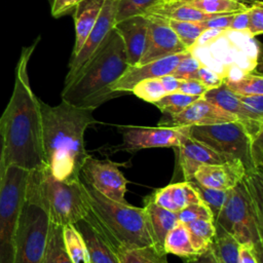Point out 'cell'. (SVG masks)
I'll list each match as a JSON object with an SVG mask.
<instances>
[{
	"instance_id": "4316f807",
	"label": "cell",
	"mask_w": 263,
	"mask_h": 263,
	"mask_svg": "<svg viewBox=\"0 0 263 263\" xmlns=\"http://www.w3.org/2000/svg\"><path fill=\"white\" fill-rule=\"evenodd\" d=\"M42 263H74L69 257L65 248L63 239V226L49 222Z\"/></svg>"
},
{
	"instance_id": "8d00e7d4",
	"label": "cell",
	"mask_w": 263,
	"mask_h": 263,
	"mask_svg": "<svg viewBox=\"0 0 263 263\" xmlns=\"http://www.w3.org/2000/svg\"><path fill=\"white\" fill-rule=\"evenodd\" d=\"M115 23L126 17L143 14L144 11L158 0H116Z\"/></svg>"
},
{
	"instance_id": "2e32d148",
	"label": "cell",
	"mask_w": 263,
	"mask_h": 263,
	"mask_svg": "<svg viewBox=\"0 0 263 263\" xmlns=\"http://www.w3.org/2000/svg\"><path fill=\"white\" fill-rule=\"evenodd\" d=\"M175 149L177 151V162L184 181L192 180L194 173L200 165L221 164L235 159L210 148L190 136Z\"/></svg>"
},
{
	"instance_id": "816d5d0a",
	"label": "cell",
	"mask_w": 263,
	"mask_h": 263,
	"mask_svg": "<svg viewBox=\"0 0 263 263\" xmlns=\"http://www.w3.org/2000/svg\"><path fill=\"white\" fill-rule=\"evenodd\" d=\"M237 1H240V2H243V3L252 5V4H254V3L258 2V1H262V0H237Z\"/></svg>"
},
{
	"instance_id": "f907efd6",
	"label": "cell",
	"mask_w": 263,
	"mask_h": 263,
	"mask_svg": "<svg viewBox=\"0 0 263 263\" xmlns=\"http://www.w3.org/2000/svg\"><path fill=\"white\" fill-rule=\"evenodd\" d=\"M4 170L3 163V129H2V121L0 119V179Z\"/></svg>"
},
{
	"instance_id": "277c9868",
	"label": "cell",
	"mask_w": 263,
	"mask_h": 263,
	"mask_svg": "<svg viewBox=\"0 0 263 263\" xmlns=\"http://www.w3.org/2000/svg\"><path fill=\"white\" fill-rule=\"evenodd\" d=\"M81 182L87 204L84 219L116 255L125 250L153 245L143 208L111 200L87 183Z\"/></svg>"
},
{
	"instance_id": "f6af8a7d",
	"label": "cell",
	"mask_w": 263,
	"mask_h": 263,
	"mask_svg": "<svg viewBox=\"0 0 263 263\" xmlns=\"http://www.w3.org/2000/svg\"><path fill=\"white\" fill-rule=\"evenodd\" d=\"M80 0H49L51 15L55 18L71 13Z\"/></svg>"
},
{
	"instance_id": "52a82bcc",
	"label": "cell",
	"mask_w": 263,
	"mask_h": 263,
	"mask_svg": "<svg viewBox=\"0 0 263 263\" xmlns=\"http://www.w3.org/2000/svg\"><path fill=\"white\" fill-rule=\"evenodd\" d=\"M28 173L22 167L8 165L0 179V263H12Z\"/></svg>"
},
{
	"instance_id": "d4e9b609",
	"label": "cell",
	"mask_w": 263,
	"mask_h": 263,
	"mask_svg": "<svg viewBox=\"0 0 263 263\" xmlns=\"http://www.w3.org/2000/svg\"><path fill=\"white\" fill-rule=\"evenodd\" d=\"M163 250L166 254H174L184 260L199 256L192 246L187 225L180 221H178L166 234L163 242Z\"/></svg>"
},
{
	"instance_id": "ab89813d",
	"label": "cell",
	"mask_w": 263,
	"mask_h": 263,
	"mask_svg": "<svg viewBox=\"0 0 263 263\" xmlns=\"http://www.w3.org/2000/svg\"><path fill=\"white\" fill-rule=\"evenodd\" d=\"M249 25L247 34L251 37L260 35L263 32V4L262 1H258L251 5L248 10Z\"/></svg>"
},
{
	"instance_id": "ac0fdd59",
	"label": "cell",
	"mask_w": 263,
	"mask_h": 263,
	"mask_svg": "<svg viewBox=\"0 0 263 263\" xmlns=\"http://www.w3.org/2000/svg\"><path fill=\"white\" fill-rule=\"evenodd\" d=\"M246 168L238 159H232L221 164L200 165L193 175L194 181L202 186L230 190L245 177Z\"/></svg>"
},
{
	"instance_id": "ee69618b",
	"label": "cell",
	"mask_w": 263,
	"mask_h": 263,
	"mask_svg": "<svg viewBox=\"0 0 263 263\" xmlns=\"http://www.w3.org/2000/svg\"><path fill=\"white\" fill-rule=\"evenodd\" d=\"M208 90L209 88L197 79L181 80L180 86L178 88L179 92L189 95V96H196V97H202Z\"/></svg>"
},
{
	"instance_id": "e0dca14e",
	"label": "cell",
	"mask_w": 263,
	"mask_h": 263,
	"mask_svg": "<svg viewBox=\"0 0 263 263\" xmlns=\"http://www.w3.org/2000/svg\"><path fill=\"white\" fill-rule=\"evenodd\" d=\"M202 97L224 111L234 115L237 120L245 125L246 129L254 140L262 136L263 121L256 119L249 113L239 101L238 96L232 92L224 82L218 87L209 89Z\"/></svg>"
},
{
	"instance_id": "ba28073f",
	"label": "cell",
	"mask_w": 263,
	"mask_h": 263,
	"mask_svg": "<svg viewBox=\"0 0 263 263\" xmlns=\"http://www.w3.org/2000/svg\"><path fill=\"white\" fill-rule=\"evenodd\" d=\"M189 136L222 154L240 160L246 173L259 171L253 153V144L256 139L250 136L240 121L192 125L189 126Z\"/></svg>"
},
{
	"instance_id": "ffe728a7",
	"label": "cell",
	"mask_w": 263,
	"mask_h": 263,
	"mask_svg": "<svg viewBox=\"0 0 263 263\" xmlns=\"http://www.w3.org/2000/svg\"><path fill=\"white\" fill-rule=\"evenodd\" d=\"M149 196L155 203L174 213H178L191 203L202 202L190 181L172 183L155 190Z\"/></svg>"
},
{
	"instance_id": "7402d4cb",
	"label": "cell",
	"mask_w": 263,
	"mask_h": 263,
	"mask_svg": "<svg viewBox=\"0 0 263 263\" xmlns=\"http://www.w3.org/2000/svg\"><path fill=\"white\" fill-rule=\"evenodd\" d=\"M145 15H153L164 20L202 22L220 14H211L200 11L193 7L185 0H158L144 13Z\"/></svg>"
},
{
	"instance_id": "6da1fadb",
	"label": "cell",
	"mask_w": 263,
	"mask_h": 263,
	"mask_svg": "<svg viewBox=\"0 0 263 263\" xmlns=\"http://www.w3.org/2000/svg\"><path fill=\"white\" fill-rule=\"evenodd\" d=\"M39 39L22 49L15 67L13 91L0 117L4 167L14 165L33 171L44 165L40 100L34 95L28 75V64Z\"/></svg>"
},
{
	"instance_id": "bcb514c9",
	"label": "cell",
	"mask_w": 263,
	"mask_h": 263,
	"mask_svg": "<svg viewBox=\"0 0 263 263\" xmlns=\"http://www.w3.org/2000/svg\"><path fill=\"white\" fill-rule=\"evenodd\" d=\"M248 10L242 11V12H237L234 14V17H233L227 32H238V33H247L248 32V25H249Z\"/></svg>"
},
{
	"instance_id": "4fadbf2b",
	"label": "cell",
	"mask_w": 263,
	"mask_h": 263,
	"mask_svg": "<svg viewBox=\"0 0 263 263\" xmlns=\"http://www.w3.org/2000/svg\"><path fill=\"white\" fill-rule=\"evenodd\" d=\"M146 16L148 20L147 41L139 65L189 50L168 26L166 20L153 15Z\"/></svg>"
},
{
	"instance_id": "44dd1931",
	"label": "cell",
	"mask_w": 263,
	"mask_h": 263,
	"mask_svg": "<svg viewBox=\"0 0 263 263\" xmlns=\"http://www.w3.org/2000/svg\"><path fill=\"white\" fill-rule=\"evenodd\" d=\"M143 209L145 210L147 216L148 227L153 246L159 252L165 253L163 250V242L166 234L178 222L177 214L158 205L151 199L150 196H147L144 199Z\"/></svg>"
},
{
	"instance_id": "74e56055",
	"label": "cell",
	"mask_w": 263,
	"mask_h": 263,
	"mask_svg": "<svg viewBox=\"0 0 263 263\" xmlns=\"http://www.w3.org/2000/svg\"><path fill=\"white\" fill-rule=\"evenodd\" d=\"M202 65L200 60L196 58L192 50H190L177 65L175 70L171 73L177 79H195L199 67Z\"/></svg>"
},
{
	"instance_id": "7bdbcfd3",
	"label": "cell",
	"mask_w": 263,
	"mask_h": 263,
	"mask_svg": "<svg viewBox=\"0 0 263 263\" xmlns=\"http://www.w3.org/2000/svg\"><path fill=\"white\" fill-rule=\"evenodd\" d=\"M235 13H227L220 14L209 20L202 21L201 24L205 28V30H218V31H228L229 26L234 17Z\"/></svg>"
},
{
	"instance_id": "4dcf8cb0",
	"label": "cell",
	"mask_w": 263,
	"mask_h": 263,
	"mask_svg": "<svg viewBox=\"0 0 263 263\" xmlns=\"http://www.w3.org/2000/svg\"><path fill=\"white\" fill-rule=\"evenodd\" d=\"M63 239L66 251L74 263H88L85 242L74 224L63 226Z\"/></svg>"
},
{
	"instance_id": "d590c367",
	"label": "cell",
	"mask_w": 263,
	"mask_h": 263,
	"mask_svg": "<svg viewBox=\"0 0 263 263\" xmlns=\"http://www.w3.org/2000/svg\"><path fill=\"white\" fill-rule=\"evenodd\" d=\"M130 92H133L138 98L142 99L148 103H155L166 95L159 77L158 78H149L144 79L134 85Z\"/></svg>"
},
{
	"instance_id": "9a60e30c",
	"label": "cell",
	"mask_w": 263,
	"mask_h": 263,
	"mask_svg": "<svg viewBox=\"0 0 263 263\" xmlns=\"http://www.w3.org/2000/svg\"><path fill=\"white\" fill-rule=\"evenodd\" d=\"M189 51L190 50L175 53L142 65L128 66V68L122 74V76L111 86V91L118 93L120 96L124 92H130L134 85L140 82L141 80L149 78H158L171 74L177 67L178 63Z\"/></svg>"
},
{
	"instance_id": "e575fe53",
	"label": "cell",
	"mask_w": 263,
	"mask_h": 263,
	"mask_svg": "<svg viewBox=\"0 0 263 263\" xmlns=\"http://www.w3.org/2000/svg\"><path fill=\"white\" fill-rule=\"evenodd\" d=\"M190 183L195 189L196 193L198 194V197L200 198V200L210 208L211 212L213 213L214 220H216L220 210L222 209L224 202L226 201L229 190H219V189L209 188L200 185L194 180H190Z\"/></svg>"
},
{
	"instance_id": "f546056e",
	"label": "cell",
	"mask_w": 263,
	"mask_h": 263,
	"mask_svg": "<svg viewBox=\"0 0 263 263\" xmlns=\"http://www.w3.org/2000/svg\"><path fill=\"white\" fill-rule=\"evenodd\" d=\"M193 7L211 14H227L246 11L250 4L237 0H185Z\"/></svg>"
},
{
	"instance_id": "681fc988",
	"label": "cell",
	"mask_w": 263,
	"mask_h": 263,
	"mask_svg": "<svg viewBox=\"0 0 263 263\" xmlns=\"http://www.w3.org/2000/svg\"><path fill=\"white\" fill-rule=\"evenodd\" d=\"M184 263H217V261L215 260L213 254L209 250L205 253H203L197 257H194V258H191L188 260H184Z\"/></svg>"
},
{
	"instance_id": "d6986e66",
	"label": "cell",
	"mask_w": 263,
	"mask_h": 263,
	"mask_svg": "<svg viewBox=\"0 0 263 263\" xmlns=\"http://www.w3.org/2000/svg\"><path fill=\"white\" fill-rule=\"evenodd\" d=\"M113 28L118 32L123 41L128 66L139 65L146 47L147 16L144 14L129 16L115 23Z\"/></svg>"
},
{
	"instance_id": "5b68a950",
	"label": "cell",
	"mask_w": 263,
	"mask_h": 263,
	"mask_svg": "<svg viewBox=\"0 0 263 263\" xmlns=\"http://www.w3.org/2000/svg\"><path fill=\"white\" fill-rule=\"evenodd\" d=\"M262 172L246 173L228 192L215 224L231 234L239 245L254 251L262 261L263 252V181Z\"/></svg>"
},
{
	"instance_id": "3957f363",
	"label": "cell",
	"mask_w": 263,
	"mask_h": 263,
	"mask_svg": "<svg viewBox=\"0 0 263 263\" xmlns=\"http://www.w3.org/2000/svg\"><path fill=\"white\" fill-rule=\"evenodd\" d=\"M128 68L123 41L113 28L81 71L64 84L61 97L73 106L96 109L118 97L111 86Z\"/></svg>"
},
{
	"instance_id": "7a4b0ae2",
	"label": "cell",
	"mask_w": 263,
	"mask_h": 263,
	"mask_svg": "<svg viewBox=\"0 0 263 263\" xmlns=\"http://www.w3.org/2000/svg\"><path fill=\"white\" fill-rule=\"evenodd\" d=\"M44 164L61 181L80 179L81 167L89 155L85 150L84 134L97 123L93 109L73 106L62 101L49 106L40 100Z\"/></svg>"
},
{
	"instance_id": "f35d334b",
	"label": "cell",
	"mask_w": 263,
	"mask_h": 263,
	"mask_svg": "<svg viewBox=\"0 0 263 263\" xmlns=\"http://www.w3.org/2000/svg\"><path fill=\"white\" fill-rule=\"evenodd\" d=\"M176 214H177L178 221H180L184 224H187L189 222L199 220V219L213 220L215 222L213 213L211 212L210 208L203 202L191 203Z\"/></svg>"
},
{
	"instance_id": "d6a6232c",
	"label": "cell",
	"mask_w": 263,
	"mask_h": 263,
	"mask_svg": "<svg viewBox=\"0 0 263 263\" xmlns=\"http://www.w3.org/2000/svg\"><path fill=\"white\" fill-rule=\"evenodd\" d=\"M168 26L174 30L180 41L184 46L191 50L198 38L202 35L205 30L201 22H188V21H175L166 20Z\"/></svg>"
},
{
	"instance_id": "c3c4849f",
	"label": "cell",
	"mask_w": 263,
	"mask_h": 263,
	"mask_svg": "<svg viewBox=\"0 0 263 263\" xmlns=\"http://www.w3.org/2000/svg\"><path fill=\"white\" fill-rule=\"evenodd\" d=\"M159 80H160L166 93L178 91V88L181 83V79H177L174 76H172L171 74L159 77Z\"/></svg>"
},
{
	"instance_id": "484cf974",
	"label": "cell",
	"mask_w": 263,
	"mask_h": 263,
	"mask_svg": "<svg viewBox=\"0 0 263 263\" xmlns=\"http://www.w3.org/2000/svg\"><path fill=\"white\" fill-rule=\"evenodd\" d=\"M216 225V235L211 246L217 263H239V242L223 228Z\"/></svg>"
},
{
	"instance_id": "b9f144b4",
	"label": "cell",
	"mask_w": 263,
	"mask_h": 263,
	"mask_svg": "<svg viewBox=\"0 0 263 263\" xmlns=\"http://www.w3.org/2000/svg\"><path fill=\"white\" fill-rule=\"evenodd\" d=\"M237 96L245 109L256 119L263 121V95Z\"/></svg>"
},
{
	"instance_id": "1f68e13d",
	"label": "cell",
	"mask_w": 263,
	"mask_h": 263,
	"mask_svg": "<svg viewBox=\"0 0 263 263\" xmlns=\"http://www.w3.org/2000/svg\"><path fill=\"white\" fill-rule=\"evenodd\" d=\"M166 255L151 245L122 251L117 257L119 263H168Z\"/></svg>"
},
{
	"instance_id": "83f0119b",
	"label": "cell",
	"mask_w": 263,
	"mask_h": 263,
	"mask_svg": "<svg viewBox=\"0 0 263 263\" xmlns=\"http://www.w3.org/2000/svg\"><path fill=\"white\" fill-rule=\"evenodd\" d=\"M190 233L192 246L197 253L201 255L211 249L216 235V225L213 220L199 219L186 224Z\"/></svg>"
},
{
	"instance_id": "836d02e7",
	"label": "cell",
	"mask_w": 263,
	"mask_h": 263,
	"mask_svg": "<svg viewBox=\"0 0 263 263\" xmlns=\"http://www.w3.org/2000/svg\"><path fill=\"white\" fill-rule=\"evenodd\" d=\"M200 97L189 96L179 91L164 95L161 99L153 103L164 115H175L182 112L191 103Z\"/></svg>"
},
{
	"instance_id": "cb8c5ba5",
	"label": "cell",
	"mask_w": 263,
	"mask_h": 263,
	"mask_svg": "<svg viewBox=\"0 0 263 263\" xmlns=\"http://www.w3.org/2000/svg\"><path fill=\"white\" fill-rule=\"evenodd\" d=\"M87 249L88 263H119L116 253L84 218L74 224Z\"/></svg>"
},
{
	"instance_id": "5bb4252c",
	"label": "cell",
	"mask_w": 263,
	"mask_h": 263,
	"mask_svg": "<svg viewBox=\"0 0 263 263\" xmlns=\"http://www.w3.org/2000/svg\"><path fill=\"white\" fill-rule=\"evenodd\" d=\"M237 118L224 111L220 107L205 100L203 97L198 98L182 112L175 115H164L158 122L161 126H192V125H210L229 121H235Z\"/></svg>"
},
{
	"instance_id": "60d3db41",
	"label": "cell",
	"mask_w": 263,
	"mask_h": 263,
	"mask_svg": "<svg viewBox=\"0 0 263 263\" xmlns=\"http://www.w3.org/2000/svg\"><path fill=\"white\" fill-rule=\"evenodd\" d=\"M195 79L200 81L209 89L218 87L224 82V76L223 75H221L220 73H218L215 70L210 69L209 67L204 66L203 64L199 67Z\"/></svg>"
},
{
	"instance_id": "7dc6e473",
	"label": "cell",
	"mask_w": 263,
	"mask_h": 263,
	"mask_svg": "<svg viewBox=\"0 0 263 263\" xmlns=\"http://www.w3.org/2000/svg\"><path fill=\"white\" fill-rule=\"evenodd\" d=\"M262 261L257 257L252 248L240 245L239 246V263H261Z\"/></svg>"
},
{
	"instance_id": "7c38bea8",
	"label": "cell",
	"mask_w": 263,
	"mask_h": 263,
	"mask_svg": "<svg viewBox=\"0 0 263 263\" xmlns=\"http://www.w3.org/2000/svg\"><path fill=\"white\" fill-rule=\"evenodd\" d=\"M116 0H105L98 20L87 35L82 47L75 54L72 55L69 62V71L65 78V83L71 81L85 66L89 59L96 53L100 45L113 29L115 24Z\"/></svg>"
},
{
	"instance_id": "f1b7e54d",
	"label": "cell",
	"mask_w": 263,
	"mask_h": 263,
	"mask_svg": "<svg viewBox=\"0 0 263 263\" xmlns=\"http://www.w3.org/2000/svg\"><path fill=\"white\" fill-rule=\"evenodd\" d=\"M226 86L239 96L263 95V77L261 74L243 72L236 78H224Z\"/></svg>"
},
{
	"instance_id": "30bf717a",
	"label": "cell",
	"mask_w": 263,
	"mask_h": 263,
	"mask_svg": "<svg viewBox=\"0 0 263 263\" xmlns=\"http://www.w3.org/2000/svg\"><path fill=\"white\" fill-rule=\"evenodd\" d=\"M120 149L135 152L147 148H177L189 137V126H120Z\"/></svg>"
},
{
	"instance_id": "603a6c76",
	"label": "cell",
	"mask_w": 263,
	"mask_h": 263,
	"mask_svg": "<svg viewBox=\"0 0 263 263\" xmlns=\"http://www.w3.org/2000/svg\"><path fill=\"white\" fill-rule=\"evenodd\" d=\"M105 0H80L73 10L75 25V42L72 55L82 47L87 35L95 26Z\"/></svg>"
},
{
	"instance_id": "8992f818",
	"label": "cell",
	"mask_w": 263,
	"mask_h": 263,
	"mask_svg": "<svg viewBox=\"0 0 263 263\" xmlns=\"http://www.w3.org/2000/svg\"><path fill=\"white\" fill-rule=\"evenodd\" d=\"M25 195L45 210L49 222L61 226L75 224L87 213L81 180H58L45 164L29 171Z\"/></svg>"
},
{
	"instance_id": "8fae6325",
	"label": "cell",
	"mask_w": 263,
	"mask_h": 263,
	"mask_svg": "<svg viewBox=\"0 0 263 263\" xmlns=\"http://www.w3.org/2000/svg\"><path fill=\"white\" fill-rule=\"evenodd\" d=\"M80 179L105 197L120 203H128L125 199L128 181L111 160H101L88 155L81 167Z\"/></svg>"
},
{
	"instance_id": "9c48e42d",
	"label": "cell",
	"mask_w": 263,
	"mask_h": 263,
	"mask_svg": "<svg viewBox=\"0 0 263 263\" xmlns=\"http://www.w3.org/2000/svg\"><path fill=\"white\" fill-rule=\"evenodd\" d=\"M49 228L45 210L25 195L14 237L12 263H42Z\"/></svg>"
}]
</instances>
